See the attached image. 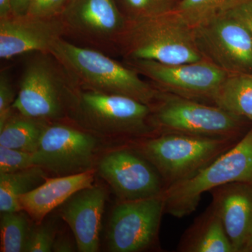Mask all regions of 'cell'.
I'll return each instance as SVG.
<instances>
[{"instance_id": "10", "label": "cell", "mask_w": 252, "mask_h": 252, "mask_svg": "<svg viewBox=\"0 0 252 252\" xmlns=\"http://www.w3.org/2000/svg\"><path fill=\"white\" fill-rule=\"evenodd\" d=\"M97 140L91 134L64 125H46L33 153L34 165L57 176L91 170Z\"/></svg>"}, {"instance_id": "4", "label": "cell", "mask_w": 252, "mask_h": 252, "mask_svg": "<svg viewBox=\"0 0 252 252\" xmlns=\"http://www.w3.org/2000/svg\"><path fill=\"white\" fill-rule=\"evenodd\" d=\"M75 85L46 53L30 60L21 77L13 110L38 120H54L69 112Z\"/></svg>"}, {"instance_id": "13", "label": "cell", "mask_w": 252, "mask_h": 252, "mask_svg": "<svg viewBox=\"0 0 252 252\" xmlns=\"http://www.w3.org/2000/svg\"><path fill=\"white\" fill-rule=\"evenodd\" d=\"M154 168L140 154L127 149L109 152L98 165L99 175L122 201L161 195L165 188Z\"/></svg>"}, {"instance_id": "6", "label": "cell", "mask_w": 252, "mask_h": 252, "mask_svg": "<svg viewBox=\"0 0 252 252\" xmlns=\"http://www.w3.org/2000/svg\"><path fill=\"white\" fill-rule=\"evenodd\" d=\"M69 114L89 130L107 135L148 133L152 107L127 96L83 90L75 86Z\"/></svg>"}, {"instance_id": "28", "label": "cell", "mask_w": 252, "mask_h": 252, "mask_svg": "<svg viewBox=\"0 0 252 252\" xmlns=\"http://www.w3.org/2000/svg\"><path fill=\"white\" fill-rule=\"evenodd\" d=\"M16 97L9 74L1 72L0 74V127L4 125L12 114L13 104Z\"/></svg>"}, {"instance_id": "5", "label": "cell", "mask_w": 252, "mask_h": 252, "mask_svg": "<svg viewBox=\"0 0 252 252\" xmlns=\"http://www.w3.org/2000/svg\"><path fill=\"white\" fill-rule=\"evenodd\" d=\"M231 139L166 132L143 141L137 148L168 187L195 175L231 148Z\"/></svg>"}, {"instance_id": "31", "label": "cell", "mask_w": 252, "mask_h": 252, "mask_svg": "<svg viewBox=\"0 0 252 252\" xmlns=\"http://www.w3.org/2000/svg\"><path fill=\"white\" fill-rule=\"evenodd\" d=\"M52 251L56 252H72L74 251V246L67 239L56 238L55 240Z\"/></svg>"}, {"instance_id": "16", "label": "cell", "mask_w": 252, "mask_h": 252, "mask_svg": "<svg viewBox=\"0 0 252 252\" xmlns=\"http://www.w3.org/2000/svg\"><path fill=\"white\" fill-rule=\"evenodd\" d=\"M218 214L234 248L243 252L252 235V183L233 182L211 190Z\"/></svg>"}, {"instance_id": "22", "label": "cell", "mask_w": 252, "mask_h": 252, "mask_svg": "<svg viewBox=\"0 0 252 252\" xmlns=\"http://www.w3.org/2000/svg\"><path fill=\"white\" fill-rule=\"evenodd\" d=\"M28 221L20 212L1 213L0 251L24 252L28 235Z\"/></svg>"}, {"instance_id": "23", "label": "cell", "mask_w": 252, "mask_h": 252, "mask_svg": "<svg viewBox=\"0 0 252 252\" xmlns=\"http://www.w3.org/2000/svg\"><path fill=\"white\" fill-rule=\"evenodd\" d=\"M227 2L228 0H182L175 11L195 28L220 14Z\"/></svg>"}, {"instance_id": "2", "label": "cell", "mask_w": 252, "mask_h": 252, "mask_svg": "<svg viewBox=\"0 0 252 252\" xmlns=\"http://www.w3.org/2000/svg\"><path fill=\"white\" fill-rule=\"evenodd\" d=\"M117 50L126 61L142 60L175 64L204 59L197 46L194 28L175 11L127 21Z\"/></svg>"}, {"instance_id": "20", "label": "cell", "mask_w": 252, "mask_h": 252, "mask_svg": "<svg viewBox=\"0 0 252 252\" xmlns=\"http://www.w3.org/2000/svg\"><path fill=\"white\" fill-rule=\"evenodd\" d=\"M44 122L18 113L17 115L11 114L0 127V146L34 153L46 126Z\"/></svg>"}, {"instance_id": "26", "label": "cell", "mask_w": 252, "mask_h": 252, "mask_svg": "<svg viewBox=\"0 0 252 252\" xmlns=\"http://www.w3.org/2000/svg\"><path fill=\"white\" fill-rule=\"evenodd\" d=\"M30 231L24 252H52L56 237L54 227L49 224H39Z\"/></svg>"}, {"instance_id": "11", "label": "cell", "mask_w": 252, "mask_h": 252, "mask_svg": "<svg viewBox=\"0 0 252 252\" xmlns=\"http://www.w3.org/2000/svg\"><path fill=\"white\" fill-rule=\"evenodd\" d=\"M60 18L66 35L103 49H117L127 24L117 0H69Z\"/></svg>"}, {"instance_id": "19", "label": "cell", "mask_w": 252, "mask_h": 252, "mask_svg": "<svg viewBox=\"0 0 252 252\" xmlns=\"http://www.w3.org/2000/svg\"><path fill=\"white\" fill-rule=\"evenodd\" d=\"M47 178L46 170L33 166L21 171L0 173V211L21 212L19 198L41 185Z\"/></svg>"}, {"instance_id": "24", "label": "cell", "mask_w": 252, "mask_h": 252, "mask_svg": "<svg viewBox=\"0 0 252 252\" xmlns=\"http://www.w3.org/2000/svg\"><path fill=\"white\" fill-rule=\"evenodd\" d=\"M182 0H117L127 21L144 19L175 11Z\"/></svg>"}, {"instance_id": "14", "label": "cell", "mask_w": 252, "mask_h": 252, "mask_svg": "<svg viewBox=\"0 0 252 252\" xmlns=\"http://www.w3.org/2000/svg\"><path fill=\"white\" fill-rule=\"evenodd\" d=\"M65 34L61 18L11 16L0 18V59L9 60L28 53H46Z\"/></svg>"}, {"instance_id": "15", "label": "cell", "mask_w": 252, "mask_h": 252, "mask_svg": "<svg viewBox=\"0 0 252 252\" xmlns=\"http://www.w3.org/2000/svg\"><path fill=\"white\" fill-rule=\"evenodd\" d=\"M106 200L105 190L93 185L74 193L63 203L61 216L72 230L78 251H98Z\"/></svg>"}, {"instance_id": "9", "label": "cell", "mask_w": 252, "mask_h": 252, "mask_svg": "<svg viewBox=\"0 0 252 252\" xmlns=\"http://www.w3.org/2000/svg\"><path fill=\"white\" fill-rule=\"evenodd\" d=\"M204 59L228 74L252 73V35L227 11L194 28Z\"/></svg>"}, {"instance_id": "32", "label": "cell", "mask_w": 252, "mask_h": 252, "mask_svg": "<svg viewBox=\"0 0 252 252\" xmlns=\"http://www.w3.org/2000/svg\"><path fill=\"white\" fill-rule=\"evenodd\" d=\"M11 15V0H0V18L9 17Z\"/></svg>"}, {"instance_id": "18", "label": "cell", "mask_w": 252, "mask_h": 252, "mask_svg": "<svg viewBox=\"0 0 252 252\" xmlns=\"http://www.w3.org/2000/svg\"><path fill=\"white\" fill-rule=\"evenodd\" d=\"M212 102L233 115L252 122V73L228 74Z\"/></svg>"}, {"instance_id": "17", "label": "cell", "mask_w": 252, "mask_h": 252, "mask_svg": "<svg viewBox=\"0 0 252 252\" xmlns=\"http://www.w3.org/2000/svg\"><path fill=\"white\" fill-rule=\"evenodd\" d=\"M94 177L92 170L75 175L47 177L39 187L20 197L21 210L26 212L36 225L40 224L48 214L63 205L74 193L92 187Z\"/></svg>"}, {"instance_id": "33", "label": "cell", "mask_w": 252, "mask_h": 252, "mask_svg": "<svg viewBox=\"0 0 252 252\" xmlns=\"http://www.w3.org/2000/svg\"><path fill=\"white\" fill-rule=\"evenodd\" d=\"M243 252H252V235L248 244H247L246 247L244 249Z\"/></svg>"}, {"instance_id": "3", "label": "cell", "mask_w": 252, "mask_h": 252, "mask_svg": "<svg viewBox=\"0 0 252 252\" xmlns=\"http://www.w3.org/2000/svg\"><path fill=\"white\" fill-rule=\"evenodd\" d=\"M233 182L252 183V129L195 175L165 188V212L177 218L187 216L196 210L204 193Z\"/></svg>"}, {"instance_id": "29", "label": "cell", "mask_w": 252, "mask_h": 252, "mask_svg": "<svg viewBox=\"0 0 252 252\" xmlns=\"http://www.w3.org/2000/svg\"><path fill=\"white\" fill-rule=\"evenodd\" d=\"M223 11L238 20L252 35V0H228Z\"/></svg>"}, {"instance_id": "30", "label": "cell", "mask_w": 252, "mask_h": 252, "mask_svg": "<svg viewBox=\"0 0 252 252\" xmlns=\"http://www.w3.org/2000/svg\"><path fill=\"white\" fill-rule=\"evenodd\" d=\"M31 0H11V9L14 16H25L27 14Z\"/></svg>"}, {"instance_id": "27", "label": "cell", "mask_w": 252, "mask_h": 252, "mask_svg": "<svg viewBox=\"0 0 252 252\" xmlns=\"http://www.w3.org/2000/svg\"><path fill=\"white\" fill-rule=\"evenodd\" d=\"M69 0H31L27 16L39 18L60 17Z\"/></svg>"}, {"instance_id": "1", "label": "cell", "mask_w": 252, "mask_h": 252, "mask_svg": "<svg viewBox=\"0 0 252 252\" xmlns=\"http://www.w3.org/2000/svg\"><path fill=\"white\" fill-rule=\"evenodd\" d=\"M73 84L83 90L127 96L153 107L161 91L98 50L82 47L60 38L50 49Z\"/></svg>"}, {"instance_id": "7", "label": "cell", "mask_w": 252, "mask_h": 252, "mask_svg": "<svg viewBox=\"0 0 252 252\" xmlns=\"http://www.w3.org/2000/svg\"><path fill=\"white\" fill-rule=\"evenodd\" d=\"M243 118L216 105H210L162 92L152 107V124L167 132L231 139L238 132Z\"/></svg>"}, {"instance_id": "8", "label": "cell", "mask_w": 252, "mask_h": 252, "mask_svg": "<svg viewBox=\"0 0 252 252\" xmlns=\"http://www.w3.org/2000/svg\"><path fill=\"white\" fill-rule=\"evenodd\" d=\"M126 63L152 81L159 91L198 102H212L228 74L206 59L175 64L142 60L126 61Z\"/></svg>"}, {"instance_id": "21", "label": "cell", "mask_w": 252, "mask_h": 252, "mask_svg": "<svg viewBox=\"0 0 252 252\" xmlns=\"http://www.w3.org/2000/svg\"><path fill=\"white\" fill-rule=\"evenodd\" d=\"M193 252H235L218 214L213 208L187 247Z\"/></svg>"}, {"instance_id": "12", "label": "cell", "mask_w": 252, "mask_h": 252, "mask_svg": "<svg viewBox=\"0 0 252 252\" xmlns=\"http://www.w3.org/2000/svg\"><path fill=\"white\" fill-rule=\"evenodd\" d=\"M164 212L162 194L119 204L109 220V251L137 252L149 248L157 238Z\"/></svg>"}, {"instance_id": "25", "label": "cell", "mask_w": 252, "mask_h": 252, "mask_svg": "<svg viewBox=\"0 0 252 252\" xmlns=\"http://www.w3.org/2000/svg\"><path fill=\"white\" fill-rule=\"evenodd\" d=\"M33 166H35L33 153L0 146V173L21 171Z\"/></svg>"}]
</instances>
